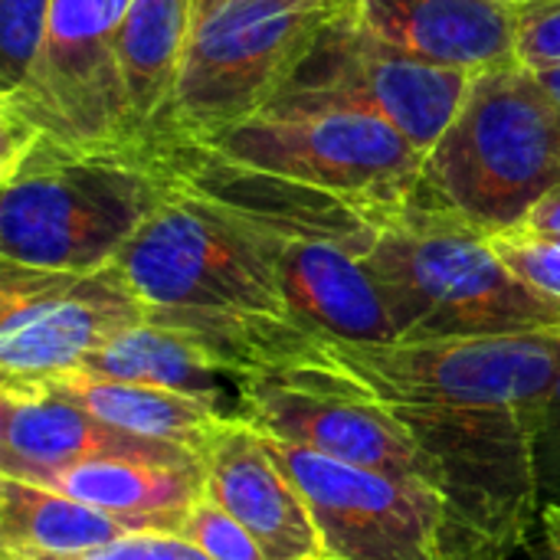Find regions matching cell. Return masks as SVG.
I'll list each match as a JSON object with an SVG mask.
<instances>
[{"label": "cell", "mask_w": 560, "mask_h": 560, "mask_svg": "<svg viewBox=\"0 0 560 560\" xmlns=\"http://www.w3.org/2000/svg\"><path fill=\"white\" fill-rule=\"evenodd\" d=\"M518 558V551H512V548H486V551H479L476 558L469 560H515Z\"/></svg>", "instance_id": "4dcf8cb0"}, {"label": "cell", "mask_w": 560, "mask_h": 560, "mask_svg": "<svg viewBox=\"0 0 560 560\" xmlns=\"http://www.w3.org/2000/svg\"><path fill=\"white\" fill-rule=\"evenodd\" d=\"M236 417L262 436L443 495V476L387 404L322 361L236 381Z\"/></svg>", "instance_id": "9c48e42d"}, {"label": "cell", "mask_w": 560, "mask_h": 560, "mask_svg": "<svg viewBox=\"0 0 560 560\" xmlns=\"http://www.w3.org/2000/svg\"><path fill=\"white\" fill-rule=\"evenodd\" d=\"M322 354L390 407L541 410L560 377V328L390 345L322 341Z\"/></svg>", "instance_id": "52a82bcc"}, {"label": "cell", "mask_w": 560, "mask_h": 560, "mask_svg": "<svg viewBox=\"0 0 560 560\" xmlns=\"http://www.w3.org/2000/svg\"><path fill=\"white\" fill-rule=\"evenodd\" d=\"M276 266L292 318L318 341H397L394 318L364 253L331 240H282Z\"/></svg>", "instance_id": "2e32d148"}, {"label": "cell", "mask_w": 560, "mask_h": 560, "mask_svg": "<svg viewBox=\"0 0 560 560\" xmlns=\"http://www.w3.org/2000/svg\"><path fill=\"white\" fill-rule=\"evenodd\" d=\"M131 0H52L43 56L30 85L0 98V125L72 144H135L118 66V26Z\"/></svg>", "instance_id": "30bf717a"}, {"label": "cell", "mask_w": 560, "mask_h": 560, "mask_svg": "<svg viewBox=\"0 0 560 560\" xmlns=\"http://www.w3.org/2000/svg\"><path fill=\"white\" fill-rule=\"evenodd\" d=\"M560 184V105L525 69L476 72L456 118L427 151L420 203L502 236Z\"/></svg>", "instance_id": "277c9868"}, {"label": "cell", "mask_w": 560, "mask_h": 560, "mask_svg": "<svg viewBox=\"0 0 560 560\" xmlns=\"http://www.w3.org/2000/svg\"><path fill=\"white\" fill-rule=\"evenodd\" d=\"M528 560H560V535L541 518L532 538L518 548Z\"/></svg>", "instance_id": "f1b7e54d"}, {"label": "cell", "mask_w": 560, "mask_h": 560, "mask_svg": "<svg viewBox=\"0 0 560 560\" xmlns=\"http://www.w3.org/2000/svg\"><path fill=\"white\" fill-rule=\"evenodd\" d=\"M52 0H0V98L23 92L43 56Z\"/></svg>", "instance_id": "7402d4cb"}, {"label": "cell", "mask_w": 560, "mask_h": 560, "mask_svg": "<svg viewBox=\"0 0 560 560\" xmlns=\"http://www.w3.org/2000/svg\"><path fill=\"white\" fill-rule=\"evenodd\" d=\"M200 148L318 187L387 220L420 200L427 161V151L397 125L364 112L256 115Z\"/></svg>", "instance_id": "8992f818"}, {"label": "cell", "mask_w": 560, "mask_h": 560, "mask_svg": "<svg viewBox=\"0 0 560 560\" xmlns=\"http://www.w3.org/2000/svg\"><path fill=\"white\" fill-rule=\"evenodd\" d=\"M203 472L207 499L256 538L266 560H328L302 492L256 427L230 417L203 453Z\"/></svg>", "instance_id": "5bb4252c"}, {"label": "cell", "mask_w": 560, "mask_h": 560, "mask_svg": "<svg viewBox=\"0 0 560 560\" xmlns=\"http://www.w3.org/2000/svg\"><path fill=\"white\" fill-rule=\"evenodd\" d=\"M0 138V262L105 269L177 187L151 141L72 144L16 125Z\"/></svg>", "instance_id": "7a4b0ae2"}, {"label": "cell", "mask_w": 560, "mask_h": 560, "mask_svg": "<svg viewBox=\"0 0 560 560\" xmlns=\"http://www.w3.org/2000/svg\"><path fill=\"white\" fill-rule=\"evenodd\" d=\"M79 371L112 377V381L177 390L236 417V397H230L226 390V384H236V381L226 377L190 338L154 322L128 328L112 345L95 351Z\"/></svg>", "instance_id": "44dd1931"}, {"label": "cell", "mask_w": 560, "mask_h": 560, "mask_svg": "<svg viewBox=\"0 0 560 560\" xmlns=\"http://www.w3.org/2000/svg\"><path fill=\"white\" fill-rule=\"evenodd\" d=\"M541 518L560 535V505H541Z\"/></svg>", "instance_id": "d6a6232c"}, {"label": "cell", "mask_w": 560, "mask_h": 560, "mask_svg": "<svg viewBox=\"0 0 560 560\" xmlns=\"http://www.w3.org/2000/svg\"><path fill=\"white\" fill-rule=\"evenodd\" d=\"M364 259L384 292L397 341L560 328L558 305L499 256L489 233L420 200L384 223Z\"/></svg>", "instance_id": "3957f363"}, {"label": "cell", "mask_w": 560, "mask_h": 560, "mask_svg": "<svg viewBox=\"0 0 560 560\" xmlns=\"http://www.w3.org/2000/svg\"><path fill=\"white\" fill-rule=\"evenodd\" d=\"M394 49L463 72L515 66V0H341Z\"/></svg>", "instance_id": "9a60e30c"}, {"label": "cell", "mask_w": 560, "mask_h": 560, "mask_svg": "<svg viewBox=\"0 0 560 560\" xmlns=\"http://www.w3.org/2000/svg\"><path fill=\"white\" fill-rule=\"evenodd\" d=\"M279 246L282 236L177 184L115 266L148 322L190 338L226 377L243 381L322 361V341L282 299Z\"/></svg>", "instance_id": "6da1fadb"}, {"label": "cell", "mask_w": 560, "mask_h": 560, "mask_svg": "<svg viewBox=\"0 0 560 560\" xmlns=\"http://www.w3.org/2000/svg\"><path fill=\"white\" fill-rule=\"evenodd\" d=\"M220 3H226V0H197V10H194V23H200L207 13H213Z\"/></svg>", "instance_id": "1f68e13d"}, {"label": "cell", "mask_w": 560, "mask_h": 560, "mask_svg": "<svg viewBox=\"0 0 560 560\" xmlns=\"http://www.w3.org/2000/svg\"><path fill=\"white\" fill-rule=\"evenodd\" d=\"M3 560H207L194 545H187L180 535L171 532H138L115 545L82 551V555H62V558H39V555H16Z\"/></svg>", "instance_id": "484cf974"}, {"label": "cell", "mask_w": 560, "mask_h": 560, "mask_svg": "<svg viewBox=\"0 0 560 560\" xmlns=\"http://www.w3.org/2000/svg\"><path fill=\"white\" fill-rule=\"evenodd\" d=\"M541 82H545V89L558 98V105H560V66L558 69H545V72H535Z\"/></svg>", "instance_id": "f546056e"}, {"label": "cell", "mask_w": 560, "mask_h": 560, "mask_svg": "<svg viewBox=\"0 0 560 560\" xmlns=\"http://www.w3.org/2000/svg\"><path fill=\"white\" fill-rule=\"evenodd\" d=\"M515 49L532 72L560 66V0H515Z\"/></svg>", "instance_id": "d4e9b609"}, {"label": "cell", "mask_w": 560, "mask_h": 560, "mask_svg": "<svg viewBox=\"0 0 560 560\" xmlns=\"http://www.w3.org/2000/svg\"><path fill=\"white\" fill-rule=\"evenodd\" d=\"M30 482V479H26ZM69 499L125 518L144 532L177 535L187 512L207 495L203 463L197 466H164V463H131V459H98L79 463L62 472L39 479Z\"/></svg>", "instance_id": "e0dca14e"}, {"label": "cell", "mask_w": 560, "mask_h": 560, "mask_svg": "<svg viewBox=\"0 0 560 560\" xmlns=\"http://www.w3.org/2000/svg\"><path fill=\"white\" fill-rule=\"evenodd\" d=\"M262 440L302 492L328 560H450V509L436 489Z\"/></svg>", "instance_id": "7c38bea8"}, {"label": "cell", "mask_w": 560, "mask_h": 560, "mask_svg": "<svg viewBox=\"0 0 560 560\" xmlns=\"http://www.w3.org/2000/svg\"><path fill=\"white\" fill-rule=\"evenodd\" d=\"M499 256L548 302L560 308V236L502 233L492 236Z\"/></svg>", "instance_id": "cb8c5ba5"}, {"label": "cell", "mask_w": 560, "mask_h": 560, "mask_svg": "<svg viewBox=\"0 0 560 560\" xmlns=\"http://www.w3.org/2000/svg\"><path fill=\"white\" fill-rule=\"evenodd\" d=\"M52 381L59 387H66L98 420H105L125 433L144 436V440L184 446L197 456L207 453L213 436L233 417L207 400H197V397H187L177 390L112 381V377H98L89 371H69Z\"/></svg>", "instance_id": "d6986e66"}, {"label": "cell", "mask_w": 560, "mask_h": 560, "mask_svg": "<svg viewBox=\"0 0 560 560\" xmlns=\"http://www.w3.org/2000/svg\"><path fill=\"white\" fill-rule=\"evenodd\" d=\"M144 528L69 499L49 486L0 476V551L3 558H62L115 545Z\"/></svg>", "instance_id": "ac0fdd59"}, {"label": "cell", "mask_w": 560, "mask_h": 560, "mask_svg": "<svg viewBox=\"0 0 560 560\" xmlns=\"http://www.w3.org/2000/svg\"><path fill=\"white\" fill-rule=\"evenodd\" d=\"M338 0H226L187 39L177 82L151 131L161 144H203L256 118L302 62Z\"/></svg>", "instance_id": "5b68a950"}, {"label": "cell", "mask_w": 560, "mask_h": 560, "mask_svg": "<svg viewBox=\"0 0 560 560\" xmlns=\"http://www.w3.org/2000/svg\"><path fill=\"white\" fill-rule=\"evenodd\" d=\"M177 535L207 560H266L256 538L207 495L187 512Z\"/></svg>", "instance_id": "603a6c76"}, {"label": "cell", "mask_w": 560, "mask_h": 560, "mask_svg": "<svg viewBox=\"0 0 560 560\" xmlns=\"http://www.w3.org/2000/svg\"><path fill=\"white\" fill-rule=\"evenodd\" d=\"M148 308L112 262L95 272H49L0 262V384L79 371Z\"/></svg>", "instance_id": "8fae6325"}, {"label": "cell", "mask_w": 560, "mask_h": 560, "mask_svg": "<svg viewBox=\"0 0 560 560\" xmlns=\"http://www.w3.org/2000/svg\"><path fill=\"white\" fill-rule=\"evenodd\" d=\"M131 459L197 466L203 456L125 433L85 410L56 381L0 384V476L39 482L79 463Z\"/></svg>", "instance_id": "4fadbf2b"}, {"label": "cell", "mask_w": 560, "mask_h": 560, "mask_svg": "<svg viewBox=\"0 0 560 560\" xmlns=\"http://www.w3.org/2000/svg\"><path fill=\"white\" fill-rule=\"evenodd\" d=\"M535 472L541 505H560V377L541 404L535 436Z\"/></svg>", "instance_id": "4316f807"}, {"label": "cell", "mask_w": 560, "mask_h": 560, "mask_svg": "<svg viewBox=\"0 0 560 560\" xmlns=\"http://www.w3.org/2000/svg\"><path fill=\"white\" fill-rule=\"evenodd\" d=\"M476 72L413 59L368 33L338 0L322 33L259 115L364 112L430 151L456 118Z\"/></svg>", "instance_id": "ba28073f"}, {"label": "cell", "mask_w": 560, "mask_h": 560, "mask_svg": "<svg viewBox=\"0 0 560 560\" xmlns=\"http://www.w3.org/2000/svg\"><path fill=\"white\" fill-rule=\"evenodd\" d=\"M194 10L197 0H131L118 26V66L135 131L144 141H151L177 82L180 59L194 33Z\"/></svg>", "instance_id": "ffe728a7"}, {"label": "cell", "mask_w": 560, "mask_h": 560, "mask_svg": "<svg viewBox=\"0 0 560 560\" xmlns=\"http://www.w3.org/2000/svg\"><path fill=\"white\" fill-rule=\"evenodd\" d=\"M528 236H560V184L528 213V220L515 230Z\"/></svg>", "instance_id": "83f0119b"}]
</instances>
